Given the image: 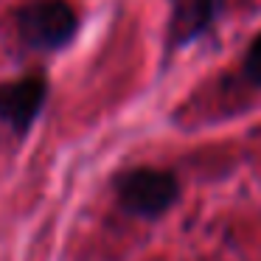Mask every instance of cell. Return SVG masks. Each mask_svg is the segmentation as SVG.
Masks as SVG:
<instances>
[{
	"label": "cell",
	"instance_id": "obj_4",
	"mask_svg": "<svg viewBox=\"0 0 261 261\" xmlns=\"http://www.w3.org/2000/svg\"><path fill=\"white\" fill-rule=\"evenodd\" d=\"M169 42L174 48H182L211 29V23L219 17L222 6H225V0H169Z\"/></svg>",
	"mask_w": 261,
	"mask_h": 261
},
{
	"label": "cell",
	"instance_id": "obj_3",
	"mask_svg": "<svg viewBox=\"0 0 261 261\" xmlns=\"http://www.w3.org/2000/svg\"><path fill=\"white\" fill-rule=\"evenodd\" d=\"M48 98V82L42 76H23L0 85V121L17 135H25Z\"/></svg>",
	"mask_w": 261,
	"mask_h": 261
},
{
	"label": "cell",
	"instance_id": "obj_5",
	"mask_svg": "<svg viewBox=\"0 0 261 261\" xmlns=\"http://www.w3.org/2000/svg\"><path fill=\"white\" fill-rule=\"evenodd\" d=\"M244 76H247L255 87H261V34L255 37L253 45L247 48V57H244Z\"/></svg>",
	"mask_w": 261,
	"mask_h": 261
},
{
	"label": "cell",
	"instance_id": "obj_2",
	"mask_svg": "<svg viewBox=\"0 0 261 261\" xmlns=\"http://www.w3.org/2000/svg\"><path fill=\"white\" fill-rule=\"evenodd\" d=\"M115 191L129 214L143 216V219H158L177 202L180 182L174 180V174L160 169H132L118 177Z\"/></svg>",
	"mask_w": 261,
	"mask_h": 261
},
{
	"label": "cell",
	"instance_id": "obj_1",
	"mask_svg": "<svg viewBox=\"0 0 261 261\" xmlns=\"http://www.w3.org/2000/svg\"><path fill=\"white\" fill-rule=\"evenodd\" d=\"M79 17L65 0H37L17 12L20 40L37 51H59L76 37Z\"/></svg>",
	"mask_w": 261,
	"mask_h": 261
}]
</instances>
